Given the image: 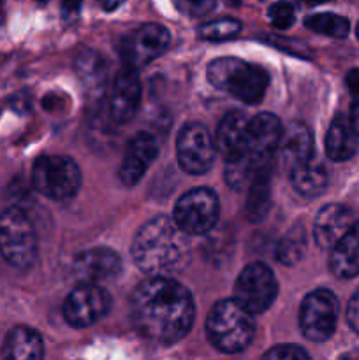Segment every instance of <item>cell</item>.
<instances>
[{
	"label": "cell",
	"instance_id": "cell-1",
	"mask_svg": "<svg viewBox=\"0 0 359 360\" xmlns=\"http://www.w3.org/2000/svg\"><path fill=\"white\" fill-rule=\"evenodd\" d=\"M130 315L141 336L153 343L172 345L189 334L196 306L182 283L171 276H151L132 292Z\"/></svg>",
	"mask_w": 359,
	"mask_h": 360
},
{
	"label": "cell",
	"instance_id": "cell-2",
	"mask_svg": "<svg viewBox=\"0 0 359 360\" xmlns=\"http://www.w3.org/2000/svg\"><path fill=\"white\" fill-rule=\"evenodd\" d=\"M189 234L168 217H155L137 231L132 259L148 276H172L190 262Z\"/></svg>",
	"mask_w": 359,
	"mask_h": 360
},
{
	"label": "cell",
	"instance_id": "cell-3",
	"mask_svg": "<svg viewBox=\"0 0 359 360\" xmlns=\"http://www.w3.org/2000/svg\"><path fill=\"white\" fill-rule=\"evenodd\" d=\"M256 323L252 313L246 311L236 299L218 301L206 320L210 343L222 354H239L253 340Z\"/></svg>",
	"mask_w": 359,
	"mask_h": 360
},
{
	"label": "cell",
	"instance_id": "cell-4",
	"mask_svg": "<svg viewBox=\"0 0 359 360\" xmlns=\"http://www.w3.org/2000/svg\"><path fill=\"white\" fill-rule=\"evenodd\" d=\"M208 79L218 90H224L245 104H259L270 79L259 65H252L234 56L217 58L208 65Z\"/></svg>",
	"mask_w": 359,
	"mask_h": 360
},
{
	"label": "cell",
	"instance_id": "cell-5",
	"mask_svg": "<svg viewBox=\"0 0 359 360\" xmlns=\"http://www.w3.org/2000/svg\"><path fill=\"white\" fill-rule=\"evenodd\" d=\"M0 253L11 266L27 269L37 257V236L21 207H7L0 213Z\"/></svg>",
	"mask_w": 359,
	"mask_h": 360
},
{
	"label": "cell",
	"instance_id": "cell-6",
	"mask_svg": "<svg viewBox=\"0 0 359 360\" xmlns=\"http://www.w3.org/2000/svg\"><path fill=\"white\" fill-rule=\"evenodd\" d=\"M32 185L41 195L53 200H67L81 186V171L76 162L62 155H46L32 167Z\"/></svg>",
	"mask_w": 359,
	"mask_h": 360
},
{
	"label": "cell",
	"instance_id": "cell-7",
	"mask_svg": "<svg viewBox=\"0 0 359 360\" xmlns=\"http://www.w3.org/2000/svg\"><path fill=\"white\" fill-rule=\"evenodd\" d=\"M218 213L217 193L210 188H194L176 202L175 221L189 236H203L215 227Z\"/></svg>",
	"mask_w": 359,
	"mask_h": 360
},
{
	"label": "cell",
	"instance_id": "cell-8",
	"mask_svg": "<svg viewBox=\"0 0 359 360\" xmlns=\"http://www.w3.org/2000/svg\"><path fill=\"white\" fill-rule=\"evenodd\" d=\"M340 304L333 292L326 288L313 290L303 299L299 309V327L305 338L315 343L329 340L336 329Z\"/></svg>",
	"mask_w": 359,
	"mask_h": 360
},
{
	"label": "cell",
	"instance_id": "cell-9",
	"mask_svg": "<svg viewBox=\"0 0 359 360\" xmlns=\"http://www.w3.org/2000/svg\"><path fill=\"white\" fill-rule=\"evenodd\" d=\"M278 295V283L266 264H250L238 276L234 285V299L252 315H259L271 308Z\"/></svg>",
	"mask_w": 359,
	"mask_h": 360
},
{
	"label": "cell",
	"instance_id": "cell-10",
	"mask_svg": "<svg viewBox=\"0 0 359 360\" xmlns=\"http://www.w3.org/2000/svg\"><path fill=\"white\" fill-rule=\"evenodd\" d=\"M282 123L271 112H260L248 122L245 151L241 157L250 162L256 171H266L271 165V158L278 151L282 139Z\"/></svg>",
	"mask_w": 359,
	"mask_h": 360
},
{
	"label": "cell",
	"instance_id": "cell-11",
	"mask_svg": "<svg viewBox=\"0 0 359 360\" xmlns=\"http://www.w3.org/2000/svg\"><path fill=\"white\" fill-rule=\"evenodd\" d=\"M217 144L203 123H187L178 136L176 155L182 169L189 174H203L215 160Z\"/></svg>",
	"mask_w": 359,
	"mask_h": 360
},
{
	"label": "cell",
	"instance_id": "cell-12",
	"mask_svg": "<svg viewBox=\"0 0 359 360\" xmlns=\"http://www.w3.org/2000/svg\"><path fill=\"white\" fill-rule=\"evenodd\" d=\"M169 32L162 25L146 23L123 37L120 46V56L130 69L148 65L169 48Z\"/></svg>",
	"mask_w": 359,
	"mask_h": 360
},
{
	"label": "cell",
	"instance_id": "cell-13",
	"mask_svg": "<svg viewBox=\"0 0 359 360\" xmlns=\"http://www.w3.org/2000/svg\"><path fill=\"white\" fill-rule=\"evenodd\" d=\"M109 308V297L99 285L80 283L76 290L69 294L63 304V316L67 323L76 329L94 326L106 315Z\"/></svg>",
	"mask_w": 359,
	"mask_h": 360
},
{
	"label": "cell",
	"instance_id": "cell-14",
	"mask_svg": "<svg viewBox=\"0 0 359 360\" xmlns=\"http://www.w3.org/2000/svg\"><path fill=\"white\" fill-rule=\"evenodd\" d=\"M122 271V259L109 248H92L76 257L73 266L74 278L80 283H102L115 280Z\"/></svg>",
	"mask_w": 359,
	"mask_h": 360
},
{
	"label": "cell",
	"instance_id": "cell-15",
	"mask_svg": "<svg viewBox=\"0 0 359 360\" xmlns=\"http://www.w3.org/2000/svg\"><path fill=\"white\" fill-rule=\"evenodd\" d=\"M141 101V81L136 69H123L115 77L109 94V112L116 123H129L136 116Z\"/></svg>",
	"mask_w": 359,
	"mask_h": 360
},
{
	"label": "cell",
	"instance_id": "cell-16",
	"mask_svg": "<svg viewBox=\"0 0 359 360\" xmlns=\"http://www.w3.org/2000/svg\"><path fill=\"white\" fill-rule=\"evenodd\" d=\"M157 141L151 134L139 132L127 144L125 155H123L122 167H120V179L123 185L134 186L139 183L151 162L157 158Z\"/></svg>",
	"mask_w": 359,
	"mask_h": 360
},
{
	"label": "cell",
	"instance_id": "cell-17",
	"mask_svg": "<svg viewBox=\"0 0 359 360\" xmlns=\"http://www.w3.org/2000/svg\"><path fill=\"white\" fill-rule=\"evenodd\" d=\"M354 213L341 204H327L319 211L313 224V238L315 243L324 250H331L345 232L354 225Z\"/></svg>",
	"mask_w": 359,
	"mask_h": 360
},
{
	"label": "cell",
	"instance_id": "cell-18",
	"mask_svg": "<svg viewBox=\"0 0 359 360\" xmlns=\"http://www.w3.org/2000/svg\"><path fill=\"white\" fill-rule=\"evenodd\" d=\"M250 118L241 111H232L222 118L218 125L215 144L220 151L224 160H234L241 157L246 144V132H248Z\"/></svg>",
	"mask_w": 359,
	"mask_h": 360
},
{
	"label": "cell",
	"instance_id": "cell-19",
	"mask_svg": "<svg viewBox=\"0 0 359 360\" xmlns=\"http://www.w3.org/2000/svg\"><path fill=\"white\" fill-rule=\"evenodd\" d=\"M329 269L340 280L359 274V220L354 221L344 238L331 248Z\"/></svg>",
	"mask_w": 359,
	"mask_h": 360
},
{
	"label": "cell",
	"instance_id": "cell-20",
	"mask_svg": "<svg viewBox=\"0 0 359 360\" xmlns=\"http://www.w3.org/2000/svg\"><path fill=\"white\" fill-rule=\"evenodd\" d=\"M282 160L294 167L296 164L310 160L313 155V136L312 130L305 123H292L287 130L282 132L280 144H278Z\"/></svg>",
	"mask_w": 359,
	"mask_h": 360
},
{
	"label": "cell",
	"instance_id": "cell-21",
	"mask_svg": "<svg viewBox=\"0 0 359 360\" xmlns=\"http://www.w3.org/2000/svg\"><path fill=\"white\" fill-rule=\"evenodd\" d=\"M2 355L13 360H37L44 355V345L37 330L30 327H14L4 341Z\"/></svg>",
	"mask_w": 359,
	"mask_h": 360
},
{
	"label": "cell",
	"instance_id": "cell-22",
	"mask_svg": "<svg viewBox=\"0 0 359 360\" xmlns=\"http://www.w3.org/2000/svg\"><path fill=\"white\" fill-rule=\"evenodd\" d=\"M358 150V134L352 129L348 118L338 115L331 122L329 130L326 136V153L331 160L344 162L354 157Z\"/></svg>",
	"mask_w": 359,
	"mask_h": 360
},
{
	"label": "cell",
	"instance_id": "cell-23",
	"mask_svg": "<svg viewBox=\"0 0 359 360\" xmlns=\"http://www.w3.org/2000/svg\"><path fill=\"white\" fill-rule=\"evenodd\" d=\"M291 181L296 192L303 197H317L327 186V172L322 165L310 158L291 167Z\"/></svg>",
	"mask_w": 359,
	"mask_h": 360
},
{
	"label": "cell",
	"instance_id": "cell-24",
	"mask_svg": "<svg viewBox=\"0 0 359 360\" xmlns=\"http://www.w3.org/2000/svg\"><path fill=\"white\" fill-rule=\"evenodd\" d=\"M271 206V185L270 169L259 172L248 185V197H246L245 213L246 218L253 224L264 220Z\"/></svg>",
	"mask_w": 359,
	"mask_h": 360
},
{
	"label": "cell",
	"instance_id": "cell-25",
	"mask_svg": "<svg viewBox=\"0 0 359 360\" xmlns=\"http://www.w3.org/2000/svg\"><path fill=\"white\" fill-rule=\"evenodd\" d=\"M306 250V236L303 231L301 225H296L292 227L287 234L284 236V239L280 241L277 248V259L278 262L284 264V266H294L299 260L303 259Z\"/></svg>",
	"mask_w": 359,
	"mask_h": 360
},
{
	"label": "cell",
	"instance_id": "cell-26",
	"mask_svg": "<svg viewBox=\"0 0 359 360\" xmlns=\"http://www.w3.org/2000/svg\"><path fill=\"white\" fill-rule=\"evenodd\" d=\"M305 25L310 30L317 32V34H322L334 39L347 37L348 30H351V25H348L347 18L338 16V14L333 13L312 14V16L306 18Z\"/></svg>",
	"mask_w": 359,
	"mask_h": 360
},
{
	"label": "cell",
	"instance_id": "cell-27",
	"mask_svg": "<svg viewBox=\"0 0 359 360\" xmlns=\"http://www.w3.org/2000/svg\"><path fill=\"white\" fill-rule=\"evenodd\" d=\"M241 30V23L234 18H220V20L208 21L199 28L201 39L206 41H227V39L234 37Z\"/></svg>",
	"mask_w": 359,
	"mask_h": 360
},
{
	"label": "cell",
	"instance_id": "cell-28",
	"mask_svg": "<svg viewBox=\"0 0 359 360\" xmlns=\"http://www.w3.org/2000/svg\"><path fill=\"white\" fill-rule=\"evenodd\" d=\"M267 18H270L271 25L278 30H285V28L291 27L296 20V13H294V6L291 2H275L271 4L270 9H267Z\"/></svg>",
	"mask_w": 359,
	"mask_h": 360
},
{
	"label": "cell",
	"instance_id": "cell-29",
	"mask_svg": "<svg viewBox=\"0 0 359 360\" xmlns=\"http://www.w3.org/2000/svg\"><path fill=\"white\" fill-rule=\"evenodd\" d=\"M264 359H273V360H298V359H308V354L303 350L301 347L296 345H280L264 354Z\"/></svg>",
	"mask_w": 359,
	"mask_h": 360
},
{
	"label": "cell",
	"instance_id": "cell-30",
	"mask_svg": "<svg viewBox=\"0 0 359 360\" xmlns=\"http://www.w3.org/2000/svg\"><path fill=\"white\" fill-rule=\"evenodd\" d=\"M347 323L354 333L359 334V290L352 295L347 306Z\"/></svg>",
	"mask_w": 359,
	"mask_h": 360
},
{
	"label": "cell",
	"instance_id": "cell-31",
	"mask_svg": "<svg viewBox=\"0 0 359 360\" xmlns=\"http://www.w3.org/2000/svg\"><path fill=\"white\" fill-rule=\"evenodd\" d=\"M347 88L352 91V94L355 95V97H359V69H352L351 72L347 74Z\"/></svg>",
	"mask_w": 359,
	"mask_h": 360
},
{
	"label": "cell",
	"instance_id": "cell-32",
	"mask_svg": "<svg viewBox=\"0 0 359 360\" xmlns=\"http://www.w3.org/2000/svg\"><path fill=\"white\" fill-rule=\"evenodd\" d=\"M348 122H351L352 129H354V132L358 134V137H359V98H358V101L352 102L351 116H348Z\"/></svg>",
	"mask_w": 359,
	"mask_h": 360
},
{
	"label": "cell",
	"instance_id": "cell-33",
	"mask_svg": "<svg viewBox=\"0 0 359 360\" xmlns=\"http://www.w3.org/2000/svg\"><path fill=\"white\" fill-rule=\"evenodd\" d=\"M99 4H101V7L104 11H115L122 6L123 0H99Z\"/></svg>",
	"mask_w": 359,
	"mask_h": 360
},
{
	"label": "cell",
	"instance_id": "cell-34",
	"mask_svg": "<svg viewBox=\"0 0 359 360\" xmlns=\"http://www.w3.org/2000/svg\"><path fill=\"white\" fill-rule=\"evenodd\" d=\"M81 2H83V0H62V7L65 11H69V13H74V11L80 9Z\"/></svg>",
	"mask_w": 359,
	"mask_h": 360
},
{
	"label": "cell",
	"instance_id": "cell-35",
	"mask_svg": "<svg viewBox=\"0 0 359 360\" xmlns=\"http://www.w3.org/2000/svg\"><path fill=\"white\" fill-rule=\"evenodd\" d=\"M303 2L310 4V6H317V4H324V2H327V0H303Z\"/></svg>",
	"mask_w": 359,
	"mask_h": 360
},
{
	"label": "cell",
	"instance_id": "cell-36",
	"mask_svg": "<svg viewBox=\"0 0 359 360\" xmlns=\"http://www.w3.org/2000/svg\"><path fill=\"white\" fill-rule=\"evenodd\" d=\"M355 34H358V39H359V23H358V27H355Z\"/></svg>",
	"mask_w": 359,
	"mask_h": 360
},
{
	"label": "cell",
	"instance_id": "cell-37",
	"mask_svg": "<svg viewBox=\"0 0 359 360\" xmlns=\"http://www.w3.org/2000/svg\"><path fill=\"white\" fill-rule=\"evenodd\" d=\"M190 2H192L194 6H196V4H197V2H201V0H190Z\"/></svg>",
	"mask_w": 359,
	"mask_h": 360
},
{
	"label": "cell",
	"instance_id": "cell-38",
	"mask_svg": "<svg viewBox=\"0 0 359 360\" xmlns=\"http://www.w3.org/2000/svg\"><path fill=\"white\" fill-rule=\"evenodd\" d=\"M239 2V0H231V4H238Z\"/></svg>",
	"mask_w": 359,
	"mask_h": 360
},
{
	"label": "cell",
	"instance_id": "cell-39",
	"mask_svg": "<svg viewBox=\"0 0 359 360\" xmlns=\"http://www.w3.org/2000/svg\"><path fill=\"white\" fill-rule=\"evenodd\" d=\"M39 2H46V0H39Z\"/></svg>",
	"mask_w": 359,
	"mask_h": 360
}]
</instances>
